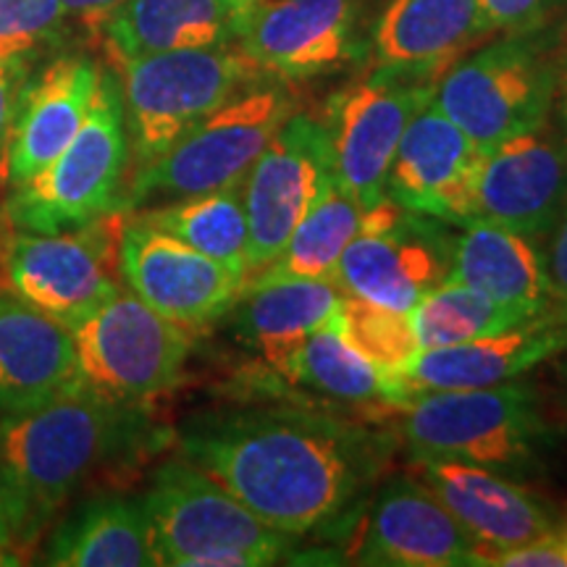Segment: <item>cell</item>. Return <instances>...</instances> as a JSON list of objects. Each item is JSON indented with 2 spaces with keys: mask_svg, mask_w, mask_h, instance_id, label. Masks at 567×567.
I'll return each instance as SVG.
<instances>
[{
  "mask_svg": "<svg viewBox=\"0 0 567 567\" xmlns=\"http://www.w3.org/2000/svg\"><path fill=\"white\" fill-rule=\"evenodd\" d=\"M182 457L287 536L342 530L379 486L394 436L310 408H237L179 431Z\"/></svg>",
  "mask_w": 567,
  "mask_h": 567,
  "instance_id": "6da1fadb",
  "label": "cell"
},
{
  "mask_svg": "<svg viewBox=\"0 0 567 567\" xmlns=\"http://www.w3.org/2000/svg\"><path fill=\"white\" fill-rule=\"evenodd\" d=\"M151 434L140 405L90 389L0 417V496L32 542L80 488L140 450Z\"/></svg>",
  "mask_w": 567,
  "mask_h": 567,
  "instance_id": "7a4b0ae2",
  "label": "cell"
},
{
  "mask_svg": "<svg viewBox=\"0 0 567 567\" xmlns=\"http://www.w3.org/2000/svg\"><path fill=\"white\" fill-rule=\"evenodd\" d=\"M402 436L413 457H450L526 481L547 471L557 446L534 386H496L417 394L402 408Z\"/></svg>",
  "mask_w": 567,
  "mask_h": 567,
  "instance_id": "3957f363",
  "label": "cell"
},
{
  "mask_svg": "<svg viewBox=\"0 0 567 567\" xmlns=\"http://www.w3.org/2000/svg\"><path fill=\"white\" fill-rule=\"evenodd\" d=\"M124 95L118 74L101 69L82 130L32 179L9 187L3 213L17 231L55 234L118 213L130 168Z\"/></svg>",
  "mask_w": 567,
  "mask_h": 567,
  "instance_id": "277c9868",
  "label": "cell"
},
{
  "mask_svg": "<svg viewBox=\"0 0 567 567\" xmlns=\"http://www.w3.org/2000/svg\"><path fill=\"white\" fill-rule=\"evenodd\" d=\"M295 111L292 90L279 76L252 82L193 126L166 153L134 168L118 213L245 182L252 163Z\"/></svg>",
  "mask_w": 567,
  "mask_h": 567,
  "instance_id": "5b68a950",
  "label": "cell"
},
{
  "mask_svg": "<svg viewBox=\"0 0 567 567\" xmlns=\"http://www.w3.org/2000/svg\"><path fill=\"white\" fill-rule=\"evenodd\" d=\"M158 565L264 567L292 547L208 473L176 457L155 467L145 499Z\"/></svg>",
  "mask_w": 567,
  "mask_h": 567,
  "instance_id": "8992f818",
  "label": "cell"
},
{
  "mask_svg": "<svg viewBox=\"0 0 567 567\" xmlns=\"http://www.w3.org/2000/svg\"><path fill=\"white\" fill-rule=\"evenodd\" d=\"M559 59L542 30L505 34L463 55L436 80L434 101L481 151L549 124Z\"/></svg>",
  "mask_w": 567,
  "mask_h": 567,
  "instance_id": "52a82bcc",
  "label": "cell"
},
{
  "mask_svg": "<svg viewBox=\"0 0 567 567\" xmlns=\"http://www.w3.org/2000/svg\"><path fill=\"white\" fill-rule=\"evenodd\" d=\"M113 66L122 82L134 168L158 158L205 116L268 76L239 45L151 53Z\"/></svg>",
  "mask_w": 567,
  "mask_h": 567,
  "instance_id": "ba28073f",
  "label": "cell"
},
{
  "mask_svg": "<svg viewBox=\"0 0 567 567\" xmlns=\"http://www.w3.org/2000/svg\"><path fill=\"white\" fill-rule=\"evenodd\" d=\"M71 337L82 386L124 405L174 392L193 352V331L124 289L71 326Z\"/></svg>",
  "mask_w": 567,
  "mask_h": 567,
  "instance_id": "9c48e42d",
  "label": "cell"
},
{
  "mask_svg": "<svg viewBox=\"0 0 567 567\" xmlns=\"http://www.w3.org/2000/svg\"><path fill=\"white\" fill-rule=\"evenodd\" d=\"M122 218L124 213H111L55 234L13 229L6 250V289L71 329L122 292L116 279Z\"/></svg>",
  "mask_w": 567,
  "mask_h": 567,
  "instance_id": "30bf717a",
  "label": "cell"
},
{
  "mask_svg": "<svg viewBox=\"0 0 567 567\" xmlns=\"http://www.w3.org/2000/svg\"><path fill=\"white\" fill-rule=\"evenodd\" d=\"M450 224L384 197L363 210V224L339 258L334 284L347 297L410 313L442 287L452 264Z\"/></svg>",
  "mask_w": 567,
  "mask_h": 567,
  "instance_id": "8fae6325",
  "label": "cell"
},
{
  "mask_svg": "<svg viewBox=\"0 0 567 567\" xmlns=\"http://www.w3.org/2000/svg\"><path fill=\"white\" fill-rule=\"evenodd\" d=\"M436 80L371 69L339 90L326 105V132L334 155V179L360 208L386 197L394 151L417 109L434 97Z\"/></svg>",
  "mask_w": 567,
  "mask_h": 567,
  "instance_id": "7c38bea8",
  "label": "cell"
},
{
  "mask_svg": "<svg viewBox=\"0 0 567 567\" xmlns=\"http://www.w3.org/2000/svg\"><path fill=\"white\" fill-rule=\"evenodd\" d=\"M118 276L132 295L168 321L197 331L229 316L247 276L218 264L172 234L124 213L118 231Z\"/></svg>",
  "mask_w": 567,
  "mask_h": 567,
  "instance_id": "4fadbf2b",
  "label": "cell"
},
{
  "mask_svg": "<svg viewBox=\"0 0 567 567\" xmlns=\"http://www.w3.org/2000/svg\"><path fill=\"white\" fill-rule=\"evenodd\" d=\"M331 172L334 155L326 124L310 113L295 111L243 182L250 276L274 264Z\"/></svg>",
  "mask_w": 567,
  "mask_h": 567,
  "instance_id": "5bb4252c",
  "label": "cell"
},
{
  "mask_svg": "<svg viewBox=\"0 0 567 567\" xmlns=\"http://www.w3.org/2000/svg\"><path fill=\"white\" fill-rule=\"evenodd\" d=\"M481 155L484 151L431 97L396 145L386 197L413 213L465 226L476 218Z\"/></svg>",
  "mask_w": 567,
  "mask_h": 567,
  "instance_id": "9a60e30c",
  "label": "cell"
},
{
  "mask_svg": "<svg viewBox=\"0 0 567 567\" xmlns=\"http://www.w3.org/2000/svg\"><path fill=\"white\" fill-rule=\"evenodd\" d=\"M567 205V145L549 124L481 155L476 218L544 239Z\"/></svg>",
  "mask_w": 567,
  "mask_h": 567,
  "instance_id": "2e32d148",
  "label": "cell"
},
{
  "mask_svg": "<svg viewBox=\"0 0 567 567\" xmlns=\"http://www.w3.org/2000/svg\"><path fill=\"white\" fill-rule=\"evenodd\" d=\"M368 0H266L239 40L264 74L284 82L316 80L360 51L358 24Z\"/></svg>",
  "mask_w": 567,
  "mask_h": 567,
  "instance_id": "e0dca14e",
  "label": "cell"
},
{
  "mask_svg": "<svg viewBox=\"0 0 567 567\" xmlns=\"http://www.w3.org/2000/svg\"><path fill=\"white\" fill-rule=\"evenodd\" d=\"M413 463L417 478L473 538L484 565L496 551L557 534L555 509L520 481L450 457H413Z\"/></svg>",
  "mask_w": 567,
  "mask_h": 567,
  "instance_id": "ac0fdd59",
  "label": "cell"
},
{
  "mask_svg": "<svg viewBox=\"0 0 567 567\" xmlns=\"http://www.w3.org/2000/svg\"><path fill=\"white\" fill-rule=\"evenodd\" d=\"M358 563L384 567L484 565L473 538L417 476H396L375 494Z\"/></svg>",
  "mask_w": 567,
  "mask_h": 567,
  "instance_id": "d6986e66",
  "label": "cell"
},
{
  "mask_svg": "<svg viewBox=\"0 0 567 567\" xmlns=\"http://www.w3.org/2000/svg\"><path fill=\"white\" fill-rule=\"evenodd\" d=\"M567 350V321L557 313L530 318L513 329L471 342L421 350L396 373L400 410L425 392L481 389L513 381Z\"/></svg>",
  "mask_w": 567,
  "mask_h": 567,
  "instance_id": "ffe728a7",
  "label": "cell"
},
{
  "mask_svg": "<svg viewBox=\"0 0 567 567\" xmlns=\"http://www.w3.org/2000/svg\"><path fill=\"white\" fill-rule=\"evenodd\" d=\"M492 32L478 0H389L371 30L373 69L439 80Z\"/></svg>",
  "mask_w": 567,
  "mask_h": 567,
  "instance_id": "44dd1931",
  "label": "cell"
},
{
  "mask_svg": "<svg viewBox=\"0 0 567 567\" xmlns=\"http://www.w3.org/2000/svg\"><path fill=\"white\" fill-rule=\"evenodd\" d=\"M101 82V66L87 55H61L30 76L6 151V187L32 179L66 151L82 130Z\"/></svg>",
  "mask_w": 567,
  "mask_h": 567,
  "instance_id": "7402d4cb",
  "label": "cell"
},
{
  "mask_svg": "<svg viewBox=\"0 0 567 567\" xmlns=\"http://www.w3.org/2000/svg\"><path fill=\"white\" fill-rule=\"evenodd\" d=\"M266 0H124L101 24L111 61L239 45Z\"/></svg>",
  "mask_w": 567,
  "mask_h": 567,
  "instance_id": "603a6c76",
  "label": "cell"
},
{
  "mask_svg": "<svg viewBox=\"0 0 567 567\" xmlns=\"http://www.w3.org/2000/svg\"><path fill=\"white\" fill-rule=\"evenodd\" d=\"M69 326L0 292V415L38 410L80 389Z\"/></svg>",
  "mask_w": 567,
  "mask_h": 567,
  "instance_id": "cb8c5ba5",
  "label": "cell"
},
{
  "mask_svg": "<svg viewBox=\"0 0 567 567\" xmlns=\"http://www.w3.org/2000/svg\"><path fill=\"white\" fill-rule=\"evenodd\" d=\"M342 300L344 292L331 279L255 274L229 310L231 337L279 373L289 354L334 318Z\"/></svg>",
  "mask_w": 567,
  "mask_h": 567,
  "instance_id": "d4e9b609",
  "label": "cell"
},
{
  "mask_svg": "<svg viewBox=\"0 0 567 567\" xmlns=\"http://www.w3.org/2000/svg\"><path fill=\"white\" fill-rule=\"evenodd\" d=\"M444 284L476 289L526 318L555 313L547 260L536 239L484 218L460 226Z\"/></svg>",
  "mask_w": 567,
  "mask_h": 567,
  "instance_id": "484cf974",
  "label": "cell"
},
{
  "mask_svg": "<svg viewBox=\"0 0 567 567\" xmlns=\"http://www.w3.org/2000/svg\"><path fill=\"white\" fill-rule=\"evenodd\" d=\"M53 567H153L151 520L142 499L95 496L71 513L42 551Z\"/></svg>",
  "mask_w": 567,
  "mask_h": 567,
  "instance_id": "4316f807",
  "label": "cell"
},
{
  "mask_svg": "<svg viewBox=\"0 0 567 567\" xmlns=\"http://www.w3.org/2000/svg\"><path fill=\"white\" fill-rule=\"evenodd\" d=\"M279 375L337 405H384L400 410L396 375L371 363L358 347L350 344L334 318L289 354Z\"/></svg>",
  "mask_w": 567,
  "mask_h": 567,
  "instance_id": "83f0119b",
  "label": "cell"
},
{
  "mask_svg": "<svg viewBox=\"0 0 567 567\" xmlns=\"http://www.w3.org/2000/svg\"><path fill=\"white\" fill-rule=\"evenodd\" d=\"M126 216L172 234L179 243L195 247L208 258L250 279V264H247L250 229H247L243 182L213 189V193L145 205V208L130 210Z\"/></svg>",
  "mask_w": 567,
  "mask_h": 567,
  "instance_id": "f1b7e54d",
  "label": "cell"
},
{
  "mask_svg": "<svg viewBox=\"0 0 567 567\" xmlns=\"http://www.w3.org/2000/svg\"><path fill=\"white\" fill-rule=\"evenodd\" d=\"M360 224H363V208L339 187L331 172L310 210L289 234L284 250L276 255L271 266L258 274L334 281L339 258L360 231Z\"/></svg>",
  "mask_w": 567,
  "mask_h": 567,
  "instance_id": "f546056e",
  "label": "cell"
},
{
  "mask_svg": "<svg viewBox=\"0 0 567 567\" xmlns=\"http://www.w3.org/2000/svg\"><path fill=\"white\" fill-rule=\"evenodd\" d=\"M526 321L530 318L460 284H442L410 310V323L421 350L499 334Z\"/></svg>",
  "mask_w": 567,
  "mask_h": 567,
  "instance_id": "4dcf8cb0",
  "label": "cell"
},
{
  "mask_svg": "<svg viewBox=\"0 0 567 567\" xmlns=\"http://www.w3.org/2000/svg\"><path fill=\"white\" fill-rule=\"evenodd\" d=\"M334 321L339 331L350 339V344L358 347L371 363L384 368L386 373H402L421 352L410 313L344 295Z\"/></svg>",
  "mask_w": 567,
  "mask_h": 567,
  "instance_id": "1f68e13d",
  "label": "cell"
},
{
  "mask_svg": "<svg viewBox=\"0 0 567 567\" xmlns=\"http://www.w3.org/2000/svg\"><path fill=\"white\" fill-rule=\"evenodd\" d=\"M61 0H0V59L34 61L66 32Z\"/></svg>",
  "mask_w": 567,
  "mask_h": 567,
  "instance_id": "d6a6232c",
  "label": "cell"
},
{
  "mask_svg": "<svg viewBox=\"0 0 567 567\" xmlns=\"http://www.w3.org/2000/svg\"><path fill=\"white\" fill-rule=\"evenodd\" d=\"M494 32L520 34L536 32L563 9L565 0H478Z\"/></svg>",
  "mask_w": 567,
  "mask_h": 567,
  "instance_id": "836d02e7",
  "label": "cell"
},
{
  "mask_svg": "<svg viewBox=\"0 0 567 567\" xmlns=\"http://www.w3.org/2000/svg\"><path fill=\"white\" fill-rule=\"evenodd\" d=\"M32 76V61L24 59H0V184L6 168V151H9V140L13 122L21 105V92Z\"/></svg>",
  "mask_w": 567,
  "mask_h": 567,
  "instance_id": "e575fe53",
  "label": "cell"
},
{
  "mask_svg": "<svg viewBox=\"0 0 567 567\" xmlns=\"http://www.w3.org/2000/svg\"><path fill=\"white\" fill-rule=\"evenodd\" d=\"M486 565L502 567H567V542L565 536L549 534L536 542L520 544V547L502 549L486 559Z\"/></svg>",
  "mask_w": 567,
  "mask_h": 567,
  "instance_id": "d590c367",
  "label": "cell"
},
{
  "mask_svg": "<svg viewBox=\"0 0 567 567\" xmlns=\"http://www.w3.org/2000/svg\"><path fill=\"white\" fill-rule=\"evenodd\" d=\"M547 243L544 260H547L551 308L563 321H567V205L563 216L557 218V224L547 234Z\"/></svg>",
  "mask_w": 567,
  "mask_h": 567,
  "instance_id": "8d00e7d4",
  "label": "cell"
},
{
  "mask_svg": "<svg viewBox=\"0 0 567 567\" xmlns=\"http://www.w3.org/2000/svg\"><path fill=\"white\" fill-rule=\"evenodd\" d=\"M34 547H38V542H32L27 536V530L21 528L17 515L11 513V507L0 496V567L27 565Z\"/></svg>",
  "mask_w": 567,
  "mask_h": 567,
  "instance_id": "74e56055",
  "label": "cell"
},
{
  "mask_svg": "<svg viewBox=\"0 0 567 567\" xmlns=\"http://www.w3.org/2000/svg\"><path fill=\"white\" fill-rule=\"evenodd\" d=\"M71 17H80L90 30H101V24L111 17L124 0H61Z\"/></svg>",
  "mask_w": 567,
  "mask_h": 567,
  "instance_id": "f35d334b",
  "label": "cell"
},
{
  "mask_svg": "<svg viewBox=\"0 0 567 567\" xmlns=\"http://www.w3.org/2000/svg\"><path fill=\"white\" fill-rule=\"evenodd\" d=\"M557 111H559V134H563L567 145V48L563 51V59H559V80H557Z\"/></svg>",
  "mask_w": 567,
  "mask_h": 567,
  "instance_id": "ab89813d",
  "label": "cell"
},
{
  "mask_svg": "<svg viewBox=\"0 0 567 567\" xmlns=\"http://www.w3.org/2000/svg\"><path fill=\"white\" fill-rule=\"evenodd\" d=\"M0 208H3V203H0Z\"/></svg>",
  "mask_w": 567,
  "mask_h": 567,
  "instance_id": "60d3db41",
  "label": "cell"
},
{
  "mask_svg": "<svg viewBox=\"0 0 567 567\" xmlns=\"http://www.w3.org/2000/svg\"><path fill=\"white\" fill-rule=\"evenodd\" d=\"M565 542H567V534H565Z\"/></svg>",
  "mask_w": 567,
  "mask_h": 567,
  "instance_id": "b9f144b4",
  "label": "cell"
}]
</instances>
